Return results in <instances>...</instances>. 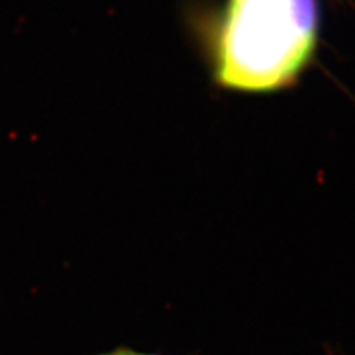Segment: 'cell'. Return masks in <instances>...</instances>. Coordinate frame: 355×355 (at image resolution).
<instances>
[{
  "label": "cell",
  "mask_w": 355,
  "mask_h": 355,
  "mask_svg": "<svg viewBox=\"0 0 355 355\" xmlns=\"http://www.w3.org/2000/svg\"><path fill=\"white\" fill-rule=\"evenodd\" d=\"M314 0H230L218 48V77L243 91L291 82L314 46Z\"/></svg>",
  "instance_id": "1"
},
{
  "label": "cell",
  "mask_w": 355,
  "mask_h": 355,
  "mask_svg": "<svg viewBox=\"0 0 355 355\" xmlns=\"http://www.w3.org/2000/svg\"><path fill=\"white\" fill-rule=\"evenodd\" d=\"M98 355H160V354H148V352H139L132 349L129 347H117L114 349H111L108 352H101Z\"/></svg>",
  "instance_id": "2"
}]
</instances>
